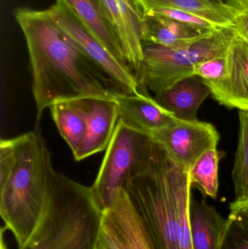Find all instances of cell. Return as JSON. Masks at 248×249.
Wrapping results in <instances>:
<instances>
[{"instance_id": "cell-1", "label": "cell", "mask_w": 248, "mask_h": 249, "mask_svg": "<svg viewBox=\"0 0 248 249\" xmlns=\"http://www.w3.org/2000/svg\"><path fill=\"white\" fill-rule=\"evenodd\" d=\"M15 18L27 45L37 121L57 101L120 93L48 10L20 7Z\"/></svg>"}, {"instance_id": "cell-2", "label": "cell", "mask_w": 248, "mask_h": 249, "mask_svg": "<svg viewBox=\"0 0 248 249\" xmlns=\"http://www.w3.org/2000/svg\"><path fill=\"white\" fill-rule=\"evenodd\" d=\"M191 187L189 172L156 142L147 171L125 184L156 249H193Z\"/></svg>"}, {"instance_id": "cell-3", "label": "cell", "mask_w": 248, "mask_h": 249, "mask_svg": "<svg viewBox=\"0 0 248 249\" xmlns=\"http://www.w3.org/2000/svg\"><path fill=\"white\" fill-rule=\"evenodd\" d=\"M13 139L14 162L7 178L0 183V214L20 249L39 223L56 172L39 130Z\"/></svg>"}, {"instance_id": "cell-4", "label": "cell", "mask_w": 248, "mask_h": 249, "mask_svg": "<svg viewBox=\"0 0 248 249\" xmlns=\"http://www.w3.org/2000/svg\"><path fill=\"white\" fill-rule=\"evenodd\" d=\"M103 216L91 187L56 172L39 223L18 249H98Z\"/></svg>"}, {"instance_id": "cell-5", "label": "cell", "mask_w": 248, "mask_h": 249, "mask_svg": "<svg viewBox=\"0 0 248 249\" xmlns=\"http://www.w3.org/2000/svg\"><path fill=\"white\" fill-rule=\"evenodd\" d=\"M237 36L232 26H218L200 37L173 48L143 42L144 59L136 74L141 91H147L148 88L157 94L194 76L199 63L227 53Z\"/></svg>"}, {"instance_id": "cell-6", "label": "cell", "mask_w": 248, "mask_h": 249, "mask_svg": "<svg viewBox=\"0 0 248 249\" xmlns=\"http://www.w3.org/2000/svg\"><path fill=\"white\" fill-rule=\"evenodd\" d=\"M154 143L151 135L135 130L119 120L91 187L103 212L114 204L119 190L130 179L147 171Z\"/></svg>"}, {"instance_id": "cell-7", "label": "cell", "mask_w": 248, "mask_h": 249, "mask_svg": "<svg viewBox=\"0 0 248 249\" xmlns=\"http://www.w3.org/2000/svg\"><path fill=\"white\" fill-rule=\"evenodd\" d=\"M47 10L83 53L113 82L119 93H143L135 73L109 53L72 10L58 1Z\"/></svg>"}, {"instance_id": "cell-8", "label": "cell", "mask_w": 248, "mask_h": 249, "mask_svg": "<svg viewBox=\"0 0 248 249\" xmlns=\"http://www.w3.org/2000/svg\"><path fill=\"white\" fill-rule=\"evenodd\" d=\"M154 140L179 166L189 172L196 161L210 149L217 148L219 133L209 123L176 119L154 132Z\"/></svg>"}, {"instance_id": "cell-9", "label": "cell", "mask_w": 248, "mask_h": 249, "mask_svg": "<svg viewBox=\"0 0 248 249\" xmlns=\"http://www.w3.org/2000/svg\"><path fill=\"white\" fill-rule=\"evenodd\" d=\"M102 9L119 40L127 64L135 73L141 68L144 12L138 0H100Z\"/></svg>"}, {"instance_id": "cell-10", "label": "cell", "mask_w": 248, "mask_h": 249, "mask_svg": "<svg viewBox=\"0 0 248 249\" xmlns=\"http://www.w3.org/2000/svg\"><path fill=\"white\" fill-rule=\"evenodd\" d=\"M83 109L87 132L78 150L73 154L83 160L107 148L119 121V108L114 96H87L76 99Z\"/></svg>"}, {"instance_id": "cell-11", "label": "cell", "mask_w": 248, "mask_h": 249, "mask_svg": "<svg viewBox=\"0 0 248 249\" xmlns=\"http://www.w3.org/2000/svg\"><path fill=\"white\" fill-rule=\"evenodd\" d=\"M103 229L121 249H156L152 239L125 189L103 212Z\"/></svg>"}, {"instance_id": "cell-12", "label": "cell", "mask_w": 248, "mask_h": 249, "mask_svg": "<svg viewBox=\"0 0 248 249\" xmlns=\"http://www.w3.org/2000/svg\"><path fill=\"white\" fill-rule=\"evenodd\" d=\"M228 62L227 77L207 85L220 105L230 109L248 111V45L239 36L229 49Z\"/></svg>"}, {"instance_id": "cell-13", "label": "cell", "mask_w": 248, "mask_h": 249, "mask_svg": "<svg viewBox=\"0 0 248 249\" xmlns=\"http://www.w3.org/2000/svg\"><path fill=\"white\" fill-rule=\"evenodd\" d=\"M114 99L119 108V121L151 136L177 119L148 94L118 93L114 96Z\"/></svg>"}, {"instance_id": "cell-14", "label": "cell", "mask_w": 248, "mask_h": 249, "mask_svg": "<svg viewBox=\"0 0 248 249\" xmlns=\"http://www.w3.org/2000/svg\"><path fill=\"white\" fill-rule=\"evenodd\" d=\"M210 94L211 90L207 83L194 75L157 93L154 99L177 119L192 121L198 120V109Z\"/></svg>"}, {"instance_id": "cell-15", "label": "cell", "mask_w": 248, "mask_h": 249, "mask_svg": "<svg viewBox=\"0 0 248 249\" xmlns=\"http://www.w3.org/2000/svg\"><path fill=\"white\" fill-rule=\"evenodd\" d=\"M213 30L183 23L157 13H144L143 42L173 48L200 37Z\"/></svg>"}, {"instance_id": "cell-16", "label": "cell", "mask_w": 248, "mask_h": 249, "mask_svg": "<svg viewBox=\"0 0 248 249\" xmlns=\"http://www.w3.org/2000/svg\"><path fill=\"white\" fill-rule=\"evenodd\" d=\"M56 1H61L72 10L109 53L118 61L128 65L122 46L103 13L100 0Z\"/></svg>"}, {"instance_id": "cell-17", "label": "cell", "mask_w": 248, "mask_h": 249, "mask_svg": "<svg viewBox=\"0 0 248 249\" xmlns=\"http://www.w3.org/2000/svg\"><path fill=\"white\" fill-rule=\"evenodd\" d=\"M228 224L205 200H195L190 204V225L193 249H220Z\"/></svg>"}, {"instance_id": "cell-18", "label": "cell", "mask_w": 248, "mask_h": 249, "mask_svg": "<svg viewBox=\"0 0 248 249\" xmlns=\"http://www.w3.org/2000/svg\"><path fill=\"white\" fill-rule=\"evenodd\" d=\"M143 10L168 7L192 13L217 26H233L239 12L230 4L213 0H138Z\"/></svg>"}, {"instance_id": "cell-19", "label": "cell", "mask_w": 248, "mask_h": 249, "mask_svg": "<svg viewBox=\"0 0 248 249\" xmlns=\"http://www.w3.org/2000/svg\"><path fill=\"white\" fill-rule=\"evenodd\" d=\"M52 119L61 136L75 153L83 143L87 124L85 116L77 99L57 101L49 107Z\"/></svg>"}, {"instance_id": "cell-20", "label": "cell", "mask_w": 248, "mask_h": 249, "mask_svg": "<svg viewBox=\"0 0 248 249\" xmlns=\"http://www.w3.org/2000/svg\"><path fill=\"white\" fill-rule=\"evenodd\" d=\"M224 153L217 148L210 149L189 170L192 186L196 185L205 196L216 198L218 191V168Z\"/></svg>"}, {"instance_id": "cell-21", "label": "cell", "mask_w": 248, "mask_h": 249, "mask_svg": "<svg viewBox=\"0 0 248 249\" xmlns=\"http://www.w3.org/2000/svg\"><path fill=\"white\" fill-rule=\"evenodd\" d=\"M239 140L232 170L235 199L234 201L248 200V111L239 112Z\"/></svg>"}, {"instance_id": "cell-22", "label": "cell", "mask_w": 248, "mask_h": 249, "mask_svg": "<svg viewBox=\"0 0 248 249\" xmlns=\"http://www.w3.org/2000/svg\"><path fill=\"white\" fill-rule=\"evenodd\" d=\"M228 52L224 55L204 60L196 66L194 75L202 78L207 84L217 83L228 74Z\"/></svg>"}, {"instance_id": "cell-23", "label": "cell", "mask_w": 248, "mask_h": 249, "mask_svg": "<svg viewBox=\"0 0 248 249\" xmlns=\"http://www.w3.org/2000/svg\"><path fill=\"white\" fill-rule=\"evenodd\" d=\"M144 13H157V14L163 15L179 21L194 25L203 29H209V30H213L215 28L218 27L199 16L183 11V10H178V9L168 8V7H153V8L144 10Z\"/></svg>"}, {"instance_id": "cell-24", "label": "cell", "mask_w": 248, "mask_h": 249, "mask_svg": "<svg viewBox=\"0 0 248 249\" xmlns=\"http://www.w3.org/2000/svg\"><path fill=\"white\" fill-rule=\"evenodd\" d=\"M220 249H248V235L240 231L229 218Z\"/></svg>"}, {"instance_id": "cell-25", "label": "cell", "mask_w": 248, "mask_h": 249, "mask_svg": "<svg viewBox=\"0 0 248 249\" xmlns=\"http://www.w3.org/2000/svg\"><path fill=\"white\" fill-rule=\"evenodd\" d=\"M228 218L232 223L248 236V200L233 201L230 206Z\"/></svg>"}, {"instance_id": "cell-26", "label": "cell", "mask_w": 248, "mask_h": 249, "mask_svg": "<svg viewBox=\"0 0 248 249\" xmlns=\"http://www.w3.org/2000/svg\"><path fill=\"white\" fill-rule=\"evenodd\" d=\"M232 27L237 32L239 37L244 40L248 45V11L243 12L237 15Z\"/></svg>"}, {"instance_id": "cell-27", "label": "cell", "mask_w": 248, "mask_h": 249, "mask_svg": "<svg viewBox=\"0 0 248 249\" xmlns=\"http://www.w3.org/2000/svg\"><path fill=\"white\" fill-rule=\"evenodd\" d=\"M98 249H121L112 239L109 233L102 227L101 233L99 238Z\"/></svg>"}, {"instance_id": "cell-28", "label": "cell", "mask_w": 248, "mask_h": 249, "mask_svg": "<svg viewBox=\"0 0 248 249\" xmlns=\"http://www.w3.org/2000/svg\"><path fill=\"white\" fill-rule=\"evenodd\" d=\"M213 1H217V2L219 3H226L225 1H224V0H213ZM227 4V3H226Z\"/></svg>"}]
</instances>
